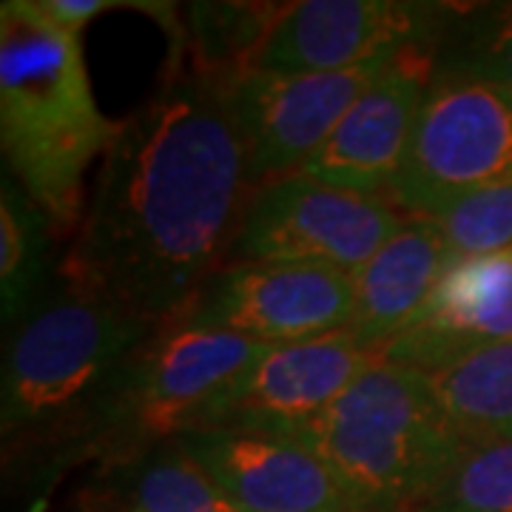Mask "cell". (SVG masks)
Segmentation results:
<instances>
[{"mask_svg": "<svg viewBox=\"0 0 512 512\" xmlns=\"http://www.w3.org/2000/svg\"><path fill=\"white\" fill-rule=\"evenodd\" d=\"M40 12L49 20H55L60 29L80 35L97 15L109 12V9H123L134 3H111V0H35Z\"/></svg>", "mask_w": 512, "mask_h": 512, "instance_id": "22", "label": "cell"}, {"mask_svg": "<svg viewBox=\"0 0 512 512\" xmlns=\"http://www.w3.org/2000/svg\"><path fill=\"white\" fill-rule=\"evenodd\" d=\"M111 512H242L202 473L180 441L123 458L111 484Z\"/></svg>", "mask_w": 512, "mask_h": 512, "instance_id": "16", "label": "cell"}, {"mask_svg": "<svg viewBox=\"0 0 512 512\" xmlns=\"http://www.w3.org/2000/svg\"><path fill=\"white\" fill-rule=\"evenodd\" d=\"M123 123L92 92L80 40L35 0L0 3V146L6 174L69 237L86 211V174L109 154Z\"/></svg>", "mask_w": 512, "mask_h": 512, "instance_id": "2", "label": "cell"}, {"mask_svg": "<svg viewBox=\"0 0 512 512\" xmlns=\"http://www.w3.org/2000/svg\"><path fill=\"white\" fill-rule=\"evenodd\" d=\"M379 359L348 330L274 345L208 404L200 427L285 436L325 413Z\"/></svg>", "mask_w": 512, "mask_h": 512, "instance_id": "11", "label": "cell"}, {"mask_svg": "<svg viewBox=\"0 0 512 512\" xmlns=\"http://www.w3.org/2000/svg\"><path fill=\"white\" fill-rule=\"evenodd\" d=\"M271 348L225 330L157 328L94 407L103 441L131 458L200 427L208 404Z\"/></svg>", "mask_w": 512, "mask_h": 512, "instance_id": "5", "label": "cell"}, {"mask_svg": "<svg viewBox=\"0 0 512 512\" xmlns=\"http://www.w3.org/2000/svg\"><path fill=\"white\" fill-rule=\"evenodd\" d=\"M282 439L322 458L362 512L424 510L470 450L433 373L384 359Z\"/></svg>", "mask_w": 512, "mask_h": 512, "instance_id": "3", "label": "cell"}, {"mask_svg": "<svg viewBox=\"0 0 512 512\" xmlns=\"http://www.w3.org/2000/svg\"><path fill=\"white\" fill-rule=\"evenodd\" d=\"M390 60L345 72L282 74L248 66L228 74L231 109L248 146L256 188L296 174L308 163Z\"/></svg>", "mask_w": 512, "mask_h": 512, "instance_id": "10", "label": "cell"}, {"mask_svg": "<svg viewBox=\"0 0 512 512\" xmlns=\"http://www.w3.org/2000/svg\"><path fill=\"white\" fill-rule=\"evenodd\" d=\"M433 74L427 46L393 57L299 174L350 194L384 197L410 148Z\"/></svg>", "mask_w": 512, "mask_h": 512, "instance_id": "12", "label": "cell"}, {"mask_svg": "<svg viewBox=\"0 0 512 512\" xmlns=\"http://www.w3.org/2000/svg\"><path fill=\"white\" fill-rule=\"evenodd\" d=\"M507 174H512V92L441 69L424 94L410 148L384 197L404 217L427 220Z\"/></svg>", "mask_w": 512, "mask_h": 512, "instance_id": "6", "label": "cell"}, {"mask_svg": "<svg viewBox=\"0 0 512 512\" xmlns=\"http://www.w3.org/2000/svg\"><path fill=\"white\" fill-rule=\"evenodd\" d=\"M404 220L387 197L339 191L296 171L256 188L231 262H288L353 276Z\"/></svg>", "mask_w": 512, "mask_h": 512, "instance_id": "7", "label": "cell"}, {"mask_svg": "<svg viewBox=\"0 0 512 512\" xmlns=\"http://www.w3.org/2000/svg\"><path fill=\"white\" fill-rule=\"evenodd\" d=\"M453 259V248L433 222L407 217L382 251L350 276L353 319L348 333L367 350L382 353L430 302Z\"/></svg>", "mask_w": 512, "mask_h": 512, "instance_id": "15", "label": "cell"}, {"mask_svg": "<svg viewBox=\"0 0 512 512\" xmlns=\"http://www.w3.org/2000/svg\"><path fill=\"white\" fill-rule=\"evenodd\" d=\"M52 228L18 183L3 171L0 183V313L18 325L40 302Z\"/></svg>", "mask_w": 512, "mask_h": 512, "instance_id": "18", "label": "cell"}, {"mask_svg": "<svg viewBox=\"0 0 512 512\" xmlns=\"http://www.w3.org/2000/svg\"><path fill=\"white\" fill-rule=\"evenodd\" d=\"M504 342H512V251L456 256L430 302L379 356L441 373Z\"/></svg>", "mask_w": 512, "mask_h": 512, "instance_id": "14", "label": "cell"}, {"mask_svg": "<svg viewBox=\"0 0 512 512\" xmlns=\"http://www.w3.org/2000/svg\"><path fill=\"white\" fill-rule=\"evenodd\" d=\"M157 330L89 293L63 288L12 328L3 356L0 430L15 441L80 419Z\"/></svg>", "mask_w": 512, "mask_h": 512, "instance_id": "4", "label": "cell"}, {"mask_svg": "<svg viewBox=\"0 0 512 512\" xmlns=\"http://www.w3.org/2000/svg\"><path fill=\"white\" fill-rule=\"evenodd\" d=\"M353 319V279L288 262H228L171 325L225 330L259 345L342 333Z\"/></svg>", "mask_w": 512, "mask_h": 512, "instance_id": "8", "label": "cell"}, {"mask_svg": "<svg viewBox=\"0 0 512 512\" xmlns=\"http://www.w3.org/2000/svg\"><path fill=\"white\" fill-rule=\"evenodd\" d=\"M444 69L512 92V3L478 12Z\"/></svg>", "mask_w": 512, "mask_h": 512, "instance_id": "21", "label": "cell"}, {"mask_svg": "<svg viewBox=\"0 0 512 512\" xmlns=\"http://www.w3.org/2000/svg\"><path fill=\"white\" fill-rule=\"evenodd\" d=\"M456 256H490L512 251V174L470 191L427 217Z\"/></svg>", "mask_w": 512, "mask_h": 512, "instance_id": "19", "label": "cell"}, {"mask_svg": "<svg viewBox=\"0 0 512 512\" xmlns=\"http://www.w3.org/2000/svg\"><path fill=\"white\" fill-rule=\"evenodd\" d=\"M177 441L242 512H362L339 476L299 441L214 427Z\"/></svg>", "mask_w": 512, "mask_h": 512, "instance_id": "13", "label": "cell"}, {"mask_svg": "<svg viewBox=\"0 0 512 512\" xmlns=\"http://www.w3.org/2000/svg\"><path fill=\"white\" fill-rule=\"evenodd\" d=\"M419 512H450V510H441V507H424V510Z\"/></svg>", "mask_w": 512, "mask_h": 512, "instance_id": "23", "label": "cell"}, {"mask_svg": "<svg viewBox=\"0 0 512 512\" xmlns=\"http://www.w3.org/2000/svg\"><path fill=\"white\" fill-rule=\"evenodd\" d=\"M433 382L470 450L512 436V342L478 350Z\"/></svg>", "mask_w": 512, "mask_h": 512, "instance_id": "17", "label": "cell"}, {"mask_svg": "<svg viewBox=\"0 0 512 512\" xmlns=\"http://www.w3.org/2000/svg\"><path fill=\"white\" fill-rule=\"evenodd\" d=\"M453 12L404 0H302L288 3L265 32L251 69L282 74L345 72L427 46ZM245 66V69H248Z\"/></svg>", "mask_w": 512, "mask_h": 512, "instance_id": "9", "label": "cell"}, {"mask_svg": "<svg viewBox=\"0 0 512 512\" xmlns=\"http://www.w3.org/2000/svg\"><path fill=\"white\" fill-rule=\"evenodd\" d=\"M427 507L450 512H512V436L467 450Z\"/></svg>", "mask_w": 512, "mask_h": 512, "instance_id": "20", "label": "cell"}, {"mask_svg": "<svg viewBox=\"0 0 512 512\" xmlns=\"http://www.w3.org/2000/svg\"><path fill=\"white\" fill-rule=\"evenodd\" d=\"M254 194L228 72L197 63L123 120L60 276L165 328L231 262Z\"/></svg>", "mask_w": 512, "mask_h": 512, "instance_id": "1", "label": "cell"}]
</instances>
